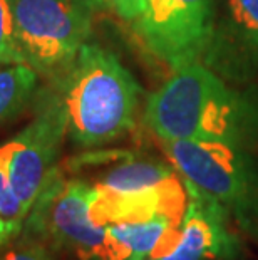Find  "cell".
I'll return each mask as SVG.
<instances>
[{
  "instance_id": "10",
  "label": "cell",
  "mask_w": 258,
  "mask_h": 260,
  "mask_svg": "<svg viewBox=\"0 0 258 260\" xmlns=\"http://www.w3.org/2000/svg\"><path fill=\"white\" fill-rule=\"evenodd\" d=\"M208 52L216 60L258 66V0H215V30Z\"/></svg>"
},
{
  "instance_id": "8",
  "label": "cell",
  "mask_w": 258,
  "mask_h": 260,
  "mask_svg": "<svg viewBox=\"0 0 258 260\" xmlns=\"http://www.w3.org/2000/svg\"><path fill=\"white\" fill-rule=\"evenodd\" d=\"M185 185L188 205L178 245L159 260H243V242L227 212L193 185Z\"/></svg>"
},
{
  "instance_id": "6",
  "label": "cell",
  "mask_w": 258,
  "mask_h": 260,
  "mask_svg": "<svg viewBox=\"0 0 258 260\" xmlns=\"http://www.w3.org/2000/svg\"><path fill=\"white\" fill-rule=\"evenodd\" d=\"M138 30L148 49L176 71L200 62L215 30V0H144Z\"/></svg>"
},
{
  "instance_id": "5",
  "label": "cell",
  "mask_w": 258,
  "mask_h": 260,
  "mask_svg": "<svg viewBox=\"0 0 258 260\" xmlns=\"http://www.w3.org/2000/svg\"><path fill=\"white\" fill-rule=\"evenodd\" d=\"M24 64L52 74L72 64L91 34V0H12Z\"/></svg>"
},
{
  "instance_id": "16",
  "label": "cell",
  "mask_w": 258,
  "mask_h": 260,
  "mask_svg": "<svg viewBox=\"0 0 258 260\" xmlns=\"http://www.w3.org/2000/svg\"><path fill=\"white\" fill-rule=\"evenodd\" d=\"M0 260H54L52 252L46 242L41 240H22L9 248H2Z\"/></svg>"
},
{
  "instance_id": "11",
  "label": "cell",
  "mask_w": 258,
  "mask_h": 260,
  "mask_svg": "<svg viewBox=\"0 0 258 260\" xmlns=\"http://www.w3.org/2000/svg\"><path fill=\"white\" fill-rule=\"evenodd\" d=\"M179 226L181 220L161 215L141 222L113 223L106 230L123 260H159L176 248Z\"/></svg>"
},
{
  "instance_id": "1",
  "label": "cell",
  "mask_w": 258,
  "mask_h": 260,
  "mask_svg": "<svg viewBox=\"0 0 258 260\" xmlns=\"http://www.w3.org/2000/svg\"><path fill=\"white\" fill-rule=\"evenodd\" d=\"M144 121L161 141H218L258 151V94L191 62L148 98Z\"/></svg>"
},
{
  "instance_id": "9",
  "label": "cell",
  "mask_w": 258,
  "mask_h": 260,
  "mask_svg": "<svg viewBox=\"0 0 258 260\" xmlns=\"http://www.w3.org/2000/svg\"><path fill=\"white\" fill-rule=\"evenodd\" d=\"M188 205V191L178 173L166 183L136 193H111L92 186L91 220L107 226L123 222H141L155 217L183 220Z\"/></svg>"
},
{
  "instance_id": "12",
  "label": "cell",
  "mask_w": 258,
  "mask_h": 260,
  "mask_svg": "<svg viewBox=\"0 0 258 260\" xmlns=\"http://www.w3.org/2000/svg\"><path fill=\"white\" fill-rule=\"evenodd\" d=\"M178 175L171 163L158 159H128L109 170L94 185L111 193H136L166 183Z\"/></svg>"
},
{
  "instance_id": "17",
  "label": "cell",
  "mask_w": 258,
  "mask_h": 260,
  "mask_svg": "<svg viewBox=\"0 0 258 260\" xmlns=\"http://www.w3.org/2000/svg\"><path fill=\"white\" fill-rule=\"evenodd\" d=\"M118 14L126 20H138L144 10V0H114Z\"/></svg>"
},
{
  "instance_id": "3",
  "label": "cell",
  "mask_w": 258,
  "mask_h": 260,
  "mask_svg": "<svg viewBox=\"0 0 258 260\" xmlns=\"http://www.w3.org/2000/svg\"><path fill=\"white\" fill-rule=\"evenodd\" d=\"M186 183L222 207L238 232L258 243V151L218 141H161Z\"/></svg>"
},
{
  "instance_id": "4",
  "label": "cell",
  "mask_w": 258,
  "mask_h": 260,
  "mask_svg": "<svg viewBox=\"0 0 258 260\" xmlns=\"http://www.w3.org/2000/svg\"><path fill=\"white\" fill-rule=\"evenodd\" d=\"M91 198L89 183L65 180L56 170L27 215V230L81 260H123L106 226L91 220Z\"/></svg>"
},
{
  "instance_id": "2",
  "label": "cell",
  "mask_w": 258,
  "mask_h": 260,
  "mask_svg": "<svg viewBox=\"0 0 258 260\" xmlns=\"http://www.w3.org/2000/svg\"><path fill=\"white\" fill-rule=\"evenodd\" d=\"M60 92L67 135L76 145H106L133 128L138 82L113 52L96 44L82 46Z\"/></svg>"
},
{
  "instance_id": "13",
  "label": "cell",
  "mask_w": 258,
  "mask_h": 260,
  "mask_svg": "<svg viewBox=\"0 0 258 260\" xmlns=\"http://www.w3.org/2000/svg\"><path fill=\"white\" fill-rule=\"evenodd\" d=\"M35 84L37 73L27 64H4L0 68V124L24 108Z\"/></svg>"
},
{
  "instance_id": "18",
  "label": "cell",
  "mask_w": 258,
  "mask_h": 260,
  "mask_svg": "<svg viewBox=\"0 0 258 260\" xmlns=\"http://www.w3.org/2000/svg\"><path fill=\"white\" fill-rule=\"evenodd\" d=\"M91 2H94V4H106V2H109V0H91Z\"/></svg>"
},
{
  "instance_id": "15",
  "label": "cell",
  "mask_w": 258,
  "mask_h": 260,
  "mask_svg": "<svg viewBox=\"0 0 258 260\" xmlns=\"http://www.w3.org/2000/svg\"><path fill=\"white\" fill-rule=\"evenodd\" d=\"M0 64H24L15 37L12 0H0Z\"/></svg>"
},
{
  "instance_id": "14",
  "label": "cell",
  "mask_w": 258,
  "mask_h": 260,
  "mask_svg": "<svg viewBox=\"0 0 258 260\" xmlns=\"http://www.w3.org/2000/svg\"><path fill=\"white\" fill-rule=\"evenodd\" d=\"M27 215L29 212L12 188L7 168L0 156V250L20 235L25 226Z\"/></svg>"
},
{
  "instance_id": "7",
  "label": "cell",
  "mask_w": 258,
  "mask_h": 260,
  "mask_svg": "<svg viewBox=\"0 0 258 260\" xmlns=\"http://www.w3.org/2000/svg\"><path fill=\"white\" fill-rule=\"evenodd\" d=\"M67 135V121L60 96L47 98L35 118L14 140L0 146L12 188L27 212L56 171V159Z\"/></svg>"
}]
</instances>
